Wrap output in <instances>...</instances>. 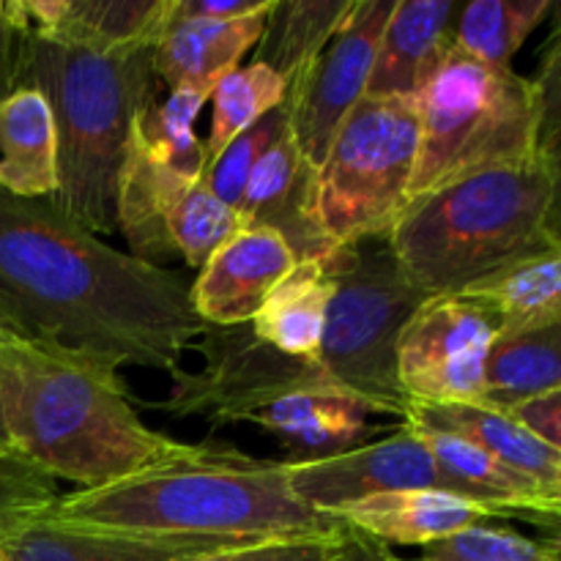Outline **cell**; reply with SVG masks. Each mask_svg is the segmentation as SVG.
<instances>
[{
	"mask_svg": "<svg viewBox=\"0 0 561 561\" xmlns=\"http://www.w3.org/2000/svg\"><path fill=\"white\" fill-rule=\"evenodd\" d=\"M0 327L110 362L175 373L206 323L190 283L80 228L47 201L0 192Z\"/></svg>",
	"mask_w": 561,
	"mask_h": 561,
	"instance_id": "obj_1",
	"label": "cell"
},
{
	"mask_svg": "<svg viewBox=\"0 0 561 561\" xmlns=\"http://www.w3.org/2000/svg\"><path fill=\"white\" fill-rule=\"evenodd\" d=\"M36 520L135 540L257 546L351 531L337 515L301 502L283 460L230 444H179L175 453L124 480L60 493Z\"/></svg>",
	"mask_w": 561,
	"mask_h": 561,
	"instance_id": "obj_2",
	"label": "cell"
},
{
	"mask_svg": "<svg viewBox=\"0 0 561 561\" xmlns=\"http://www.w3.org/2000/svg\"><path fill=\"white\" fill-rule=\"evenodd\" d=\"M0 416L14 453L77 491L124 480L179 449L140 420L118 367L3 327Z\"/></svg>",
	"mask_w": 561,
	"mask_h": 561,
	"instance_id": "obj_3",
	"label": "cell"
},
{
	"mask_svg": "<svg viewBox=\"0 0 561 561\" xmlns=\"http://www.w3.org/2000/svg\"><path fill=\"white\" fill-rule=\"evenodd\" d=\"M405 277L453 296L515 261L561 252L559 162L531 153L409 201L387 233Z\"/></svg>",
	"mask_w": 561,
	"mask_h": 561,
	"instance_id": "obj_4",
	"label": "cell"
},
{
	"mask_svg": "<svg viewBox=\"0 0 561 561\" xmlns=\"http://www.w3.org/2000/svg\"><path fill=\"white\" fill-rule=\"evenodd\" d=\"M153 47L93 49L27 31L20 88L47 102L58 140V192L49 203L91 233L115 230V184L131 121L157 102Z\"/></svg>",
	"mask_w": 561,
	"mask_h": 561,
	"instance_id": "obj_5",
	"label": "cell"
},
{
	"mask_svg": "<svg viewBox=\"0 0 561 561\" xmlns=\"http://www.w3.org/2000/svg\"><path fill=\"white\" fill-rule=\"evenodd\" d=\"M332 277L316 365L370 414L400 416L409 398L398 381V340L427 299L400 268L387 236H365L323 257Z\"/></svg>",
	"mask_w": 561,
	"mask_h": 561,
	"instance_id": "obj_6",
	"label": "cell"
},
{
	"mask_svg": "<svg viewBox=\"0 0 561 561\" xmlns=\"http://www.w3.org/2000/svg\"><path fill=\"white\" fill-rule=\"evenodd\" d=\"M420 146L409 201L455 179L537 153L535 91L513 69L449 49L416 93Z\"/></svg>",
	"mask_w": 561,
	"mask_h": 561,
	"instance_id": "obj_7",
	"label": "cell"
},
{
	"mask_svg": "<svg viewBox=\"0 0 561 561\" xmlns=\"http://www.w3.org/2000/svg\"><path fill=\"white\" fill-rule=\"evenodd\" d=\"M416 96H365L316 170L318 228L329 250L387 236L409 206L416 168Z\"/></svg>",
	"mask_w": 561,
	"mask_h": 561,
	"instance_id": "obj_8",
	"label": "cell"
},
{
	"mask_svg": "<svg viewBox=\"0 0 561 561\" xmlns=\"http://www.w3.org/2000/svg\"><path fill=\"white\" fill-rule=\"evenodd\" d=\"M201 367L170 373V392L151 409L170 416H201L211 425L252 422L283 400L312 392H343L316 362L294 359L241 327H208L201 334Z\"/></svg>",
	"mask_w": 561,
	"mask_h": 561,
	"instance_id": "obj_9",
	"label": "cell"
},
{
	"mask_svg": "<svg viewBox=\"0 0 561 561\" xmlns=\"http://www.w3.org/2000/svg\"><path fill=\"white\" fill-rule=\"evenodd\" d=\"M491 318L463 296H431L398 340V381L409 403H477L485 394Z\"/></svg>",
	"mask_w": 561,
	"mask_h": 561,
	"instance_id": "obj_10",
	"label": "cell"
},
{
	"mask_svg": "<svg viewBox=\"0 0 561 561\" xmlns=\"http://www.w3.org/2000/svg\"><path fill=\"white\" fill-rule=\"evenodd\" d=\"M394 3L398 0H356L348 22L288 88V131L312 170L321 168L343 121L365 99Z\"/></svg>",
	"mask_w": 561,
	"mask_h": 561,
	"instance_id": "obj_11",
	"label": "cell"
},
{
	"mask_svg": "<svg viewBox=\"0 0 561 561\" xmlns=\"http://www.w3.org/2000/svg\"><path fill=\"white\" fill-rule=\"evenodd\" d=\"M290 491L321 513L394 491L438 488L436 466L416 431L400 422L387 438L327 458L283 460Z\"/></svg>",
	"mask_w": 561,
	"mask_h": 561,
	"instance_id": "obj_12",
	"label": "cell"
},
{
	"mask_svg": "<svg viewBox=\"0 0 561 561\" xmlns=\"http://www.w3.org/2000/svg\"><path fill=\"white\" fill-rule=\"evenodd\" d=\"M296 263L283 236L268 228H244L201 268L190 285L192 307L206 327L250 323L274 285Z\"/></svg>",
	"mask_w": 561,
	"mask_h": 561,
	"instance_id": "obj_13",
	"label": "cell"
},
{
	"mask_svg": "<svg viewBox=\"0 0 561 561\" xmlns=\"http://www.w3.org/2000/svg\"><path fill=\"white\" fill-rule=\"evenodd\" d=\"M236 211L244 228H268L283 236L296 261H323L332 252L318 228L316 170L305 162L288 129L257 159Z\"/></svg>",
	"mask_w": 561,
	"mask_h": 561,
	"instance_id": "obj_14",
	"label": "cell"
},
{
	"mask_svg": "<svg viewBox=\"0 0 561 561\" xmlns=\"http://www.w3.org/2000/svg\"><path fill=\"white\" fill-rule=\"evenodd\" d=\"M411 427L431 453L442 491L458 493L469 502L493 510L502 518L513 515V518L531 520V524H540L551 531L557 529L561 510L559 496L546 493L540 485L526 480L524 474L504 466L502 460L469 444L466 438L453 436V433L427 431V427Z\"/></svg>",
	"mask_w": 561,
	"mask_h": 561,
	"instance_id": "obj_15",
	"label": "cell"
},
{
	"mask_svg": "<svg viewBox=\"0 0 561 561\" xmlns=\"http://www.w3.org/2000/svg\"><path fill=\"white\" fill-rule=\"evenodd\" d=\"M455 0H398L365 96H416L455 47Z\"/></svg>",
	"mask_w": 561,
	"mask_h": 561,
	"instance_id": "obj_16",
	"label": "cell"
},
{
	"mask_svg": "<svg viewBox=\"0 0 561 561\" xmlns=\"http://www.w3.org/2000/svg\"><path fill=\"white\" fill-rule=\"evenodd\" d=\"M268 14V11H266ZM266 14L214 22L179 16L170 0V16L153 42V71L170 91H214L219 80L239 69L241 58L257 44Z\"/></svg>",
	"mask_w": 561,
	"mask_h": 561,
	"instance_id": "obj_17",
	"label": "cell"
},
{
	"mask_svg": "<svg viewBox=\"0 0 561 561\" xmlns=\"http://www.w3.org/2000/svg\"><path fill=\"white\" fill-rule=\"evenodd\" d=\"M348 529L359 531L378 546H433L449 535L502 518L482 504L469 502L442 488L394 491L365 502L340 507L337 513Z\"/></svg>",
	"mask_w": 561,
	"mask_h": 561,
	"instance_id": "obj_18",
	"label": "cell"
},
{
	"mask_svg": "<svg viewBox=\"0 0 561 561\" xmlns=\"http://www.w3.org/2000/svg\"><path fill=\"white\" fill-rule=\"evenodd\" d=\"M192 184L197 181L159 162L129 129L124 164L115 184V230H121L131 257L162 268L170 257H175L168 214Z\"/></svg>",
	"mask_w": 561,
	"mask_h": 561,
	"instance_id": "obj_19",
	"label": "cell"
},
{
	"mask_svg": "<svg viewBox=\"0 0 561 561\" xmlns=\"http://www.w3.org/2000/svg\"><path fill=\"white\" fill-rule=\"evenodd\" d=\"M27 31L93 49H126L157 42L170 0H20Z\"/></svg>",
	"mask_w": 561,
	"mask_h": 561,
	"instance_id": "obj_20",
	"label": "cell"
},
{
	"mask_svg": "<svg viewBox=\"0 0 561 561\" xmlns=\"http://www.w3.org/2000/svg\"><path fill=\"white\" fill-rule=\"evenodd\" d=\"M403 422L427 431L453 433L466 438L474 447L485 449L504 466L515 469L540 485L542 491L561 499V453L548 444L537 442L535 436L515 425L507 414L488 405L477 403H449V405H427L409 403Z\"/></svg>",
	"mask_w": 561,
	"mask_h": 561,
	"instance_id": "obj_21",
	"label": "cell"
},
{
	"mask_svg": "<svg viewBox=\"0 0 561 561\" xmlns=\"http://www.w3.org/2000/svg\"><path fill=\"white\" fill-rule=\"evenodd\" d=\"M0 192L47 203L58 192L55 124L36 88H16L0 104Z\"/></svg>",
	"mask_w": 561,
	"mask_h": 561,
	"instance_id": "obj_22",
	"label": "cell"
},
{
	"mask_svg": "<svg viewBox=\"0 0 561 561\" xmlns=\"http://www.w3.org/2000/svg\"><path fill=\"white\" fill-rule=\"evenodd\" d=\"M458 296L474 301L491 318L496 334L561 327V252L510 263Z\"/></svg>",
	"mask_w": 561,
	"mask_h": 561,
	"instance_id": "obj_23",
	"label": "cell"
},
{
	"mask_svg": "<svg viewBox=\"0 0 561 561\" xmlns=\"http://www.w3.org/2000/svg\"><path fill=\"white\" fill-rule=\"evenodd\" d=\"M332 290L323 261H299L252 316V334L279 354L316 362Z\"/></svg>",
	"mask_w": 561,
	"mask_h": 561,
	"instance_id": "obj_24",
	"label": "cell"
},
{
	"mask_svg": "<svg viewBox=\"0 0 561 561\" xmlns=\"http://www.w3.org/2000/svg\"><path fill=\"white\" fill-rule=\"evenodd\" d=\"M370 411L345 392H312L283 400L252 420L279 438L288 460L327 458L367 444Z\"/></svg>",
	"mask_w": 561,
	"mask_h": 561,
	"instance_id": "obj_25",
	"label": "cell"
},
{
	"mask_svg": "<svg viewBox=\"0 0 561 561\" xmlns=\"http://www.w3.org/2000/svg\"><path fill=\"white\" fill-rule=\"evenodd\" d=\"M217 551L228 548L206 542L91 535L44 520H33L0 540V553L9 561H190Z\"/></svg>",
	"mask_w": 561,
	"mask_h": 561,
	"instance_id": "obj_26",
	"label": "cell"
},
{
	"mask_svg": "<svg viewBox=\"0 0 561 561\" xmlns=\"http://www.w3.org/2000/svg\"><path fill=\"white\" fill-rule=\"evenodd\" d=\"M356 0H274L255 44V64L294 85L354 14Z\"/></svg>",
	"mask_w": 561,
	"mask_h": 561,
	"instance_id": "obj_27",
	"label": "cell"
},
{
	"mask_svg": "<svg viewBox=\"0 0 561 561\" xmlns=\"http://www.w3.org/2000/svg\"><path fill=\"white\" fill-rule=\"evenodd\" d=\"M553 389H561V327L493 334L482 405L502 411Z\"/></svg>",
	"mask_w": 561,
	"mask_h": 561,
	"instance_id": "obj_28",
	"label": "cell"
},
{
	"mask_svg": "<svg viewBox=\"0 0 561 561\" xmlns=\"http://www.w3.org/2000/svg\"><path fill=\"white\" fill-rule=\"evenodd\" d=\"M551 11H557L553 0H474L460 5L455 47L491 69H510L515 53Z\"/></svg>",
	"mask_w": 561,
	"mask_h": 561,
	"instance_id": "obj_29",
	"label": "cell"
},
{
	"mask_svg": "<svg viewBox=\"0 0 561 561\" xmlns=\"http://www.w3.org/2000/svg\"><path fill=\"white\" fill-rule=\"evenodd\" d=\"M211 99L208 91H170L162 102H151L131 121V135L168 168L192 181L206 179V148L197 137L195 124L203 104Z\"/></svg>",
	"mask_w": 561,
	"mask_h": 561,
	"instance_id": "obj_30",
	"label": "cell"
},
{
	"mask_svg": "<svg viewBox=\"0 0 561 561\" xmlns=\"http://www.w3.org/2000/svg\"><path fill=\"white\" fill-rule=\"evenodd\" d=\"M288 96V85L279 75H274L266 66L255 64L239 66L236 71L225 75L214 85V121L208 140L203 142L206 148V175L211 164L217 162L219 153L236 140L244 129L268 115L272 110L283 107Z\"/></svg>",
	"mask_w": 561,
	"mask_h": 561,
	"instance_id": "obj_31",
	"label": "cell"
},
{
	"mask_svg": "<svg viewBox=\"0 0 561 561\" xmlns=\"http://www.w3.org/2000/svg\"><path fill=\"white\" fill-rule=\"evenodd\" d=\"M244 230L239 211L219 201L208 181H197L175 201L168 214V233L175 255L190 268H203L208 257Z\"/></svg>",
	"mask_w": 561,
	"mask_h": 561,
	"instance_id": "obj_32",
	"label": "cell"
},
{
	"mask_svg": "<svg viewBox=\"0 0 561 561\" xmlns=\"http://www.w3.org/2000/svg\"><path fill=\"white\" fill-rule=\"evenodd\" d=\"M190 561H398L387 546L367 540L359 531L337 537H301V540H272L257 546L228 548Z\"/></svg>",
	"mask_w": 561,
	"mask_h": 561,
	"instance_id": "obj_33",
	"label": "cell"
},
{
	"mask_svg": "<svg viewBox=\"0 0 561 561\" xmlns=\"http://www.w3.org/2000/svg\"><path fill=\"white\" fill-rule=\"evenodd\" d=\"M414 561H559L557 542H540L499 526H469L433 546Z\"/></svg>",
	"mask_w": 561,
	"mask_h": 561,
	"instance_id": "obj_34",
	"label": "cell"
},
{
	"mask_svg": "<svg viewBox=\"0 0 561 561\" xmlns=\"http://www.w3.org/2000/svg\"><path fill=\"white\" fill-rule=\"evenodd\" d=\"M285 129H288V110H285L283 104V107L263 115V118L257 121V124H252L250 129L241 131V135L219 153V159L211 164V170H208L206 175L208 186L217 192L219 201L239 208L252 168H255L257 159L266 153V148L272 146Z\"/></svg>",
	"mask_w": 561,
	"mask_h": 561,
	"instance_id": "obj_35",
	"label": "cell"
},
{
	"mask_svg": "<svg viewBox=\"0 0 561 561\" xmlns=\"http://www.w3.org/2000/svg\"><path fill=\"white\" fill-rule=\"evenodd\" d=\"M531 82L537 110V153L559 162L561 135V36L559 27L548 36L540 58V71Z\"/></svg>",
	"mask_w": 561,
	"mask_h": 561,
	"instance_id": "obj_36",
	"label": "cell"
},
{
	"mask_svg": "<svg viewBox=\"0 0 561 561\" xmlns=\"http://www.w3.org/2000/svg\"><path fill=\"white\" fill-rule=\"evenodd\" d=\"M27 20L20 0H0V104L20 88Z\"/></svg>",
	"mask_w": 561,
	"mask_h": 561,
	"instance_id": "obj_37",
	"label": "cell"
},
{
	"mask_svg": "<svg viewBox=\"0 0 561 561\" xmlns=\"http://www.w3.org/2000/svg\"><path fill=\"white\" fill-rule=\"evenodd\" d=\"M502 414H507L515 425L524 427L537 442L561 453V389L507 405V409H502Z\"/></svg>",
	"mask_w": 561,
	"mask_h": 561,
	"instance_id": "obj_38",
	"label": "cell"
},
{
	"mask_svg": "<svg viewBox=\"0 0 561 561\" xmlns=\"http://www.w3.org/2000/svg\"><path fill=\"white\" fill-rule=\"evenodd\" d=\"M272 3L274 0H173V11L179 16H195V20L230 22L266 14Z\"/></svg>",
	"mask_w": 561,
	"mask_h": 561,
	"instance_id": "obj_39",
	"label": "cell"
},
{
	"mask_svg": "<svg viewBox=\"0 0 561 561\" xmlns=\"http://www.w3.org/2000/svg\"><path fill=\"white\" fill-rule=\"evenodd\" d=\"M0 449H11L9 438H5V431H3V416H0Z\"/></svg>",
	"mask_w": 561,
	"mask_h": 561,
	"instance_id": "obj_40",
	"label": "cell"
},
{
	"mask_svg": "<svg viewBox=\"0 0 561 561\" xmlns=\"http://www.w3.org/2000/svg\"><path fill=\"white\" fill-rule=\"evenodd\" d=\"M0 561H9V559H5V557H3V553H0Z\"/></svg>",
	"mask_w": 561,
	"mask_h": 561,
	"instance_id": "obj_41",
	"label": "cell"
},
{
	"mask_svg": "<svg viewBox=\"0 0 561 561\" xmlns=\"http://www.w3.org/2000/svg\"><path fill=\"white\" fill-rule=\"evenodd\" d=\"M398 561H400V559H398Z\"/></svg>",
	"mask_w": 561,
	"mask_h": 561,
	"instance_id": "obj_42",
	"label": "cell"
}]
</instances>
